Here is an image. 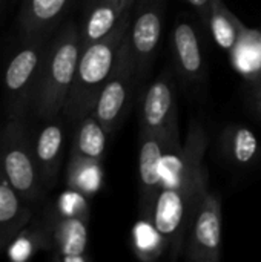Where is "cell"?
Returning a JSON list of instances; mask_svg holds the SVG:
<instances>
[{
    "instance_id": "cell-1",
    "label": "cell",
    "mask_w": 261,
    "mask_h": 262,
    "mask_svg": "<svg viewBox=\"0 0 261 262\" xmlns=\"http://www.w3.org/2000/svg\"><path fill=\"white\" fill-rule=\"evenodd\" d=\"M206 149L208 135L203 126L197 120H192L175 178L162 187L155 201L152 223L169 249L171 259H175L185 249L192 223L209 190L208 172L203 161Z\"/></svg>"
},
{
    "instance_id": "cell-2",
    "label": "cell",
    "mask_w": 261,
    "mask_h": 262,
    "mask_svg": "<svg viewBox=\"0 0 261 262\" xmlns=\"http://www.w3.org/2000/svg\"><path fill=\"white\" fill-rule=\"evenodd\" d=\"M132 11L134 6L123 14L108 35L82 49L75 77L63 107V115L71 123H78L83 117L92 114L97 97L114 69L118 49L131 29Z\"/></svg>"
},
{
    "instance_id": "cell-3",
    "label": "cell",
    "mask_w": 261,
    "mask_h": 262,
    "mask_svg": "<svg viewBox=\"0 0 261 262\" xmlns=\"http://www.w3.org/2000/svg\"><path fill=\"white\" fill-rule=\"evenodd\" d=\"M80 54V29L74 21H69L45 49L32 107L40 120L52 121L63 111L75 77Z\"/></svg>"
},
{
    "instance_id": "cell-4",
    "label": "cell",
    "mask_w": 261,
    "mask_h": 262,
    "mask_svg": "<svg viewBox=\"0 0 261 262\" xmlns=\"http://www.w3.org/2000/svg\"><path fill=\"white\" fill-rule=\"evenodd\" d=\"M0 173L26 203L40 198L43 187L26 118H8L0 132Z\"/></svg>"
},
{
    "instance_id": "cell-5",
    "label": "cell",
    "mask_w": 261,
    "mask_h": 262,
    "mask_svg": "<svg viewBox=\"0 0 261 262\" xmlns=\"http://www.w3.org/2000/svg\"><path fill=\"white\" fill-rule=\"evenodd\" d=\"M138 80L137 58L129 37L126 35L118 49L114 69L100 91L92 109V115L98 120L108 135H112L120 126Z\"/></svg>"
},
{
    "instance_id": "cell-6",
    "label": "cell",
    "mask_w": 261,
    "mask_h": 262,
    "mask_svg": "<svg viewBox=\"0 0 261 262\" xmlns=\"http://www.w3.org/2000/svg\"><path fill=\"white\" fill-rule=\"evenodd\" d=\"M46 40H25L6 66L3 77L8 118H26L34 107Z\"/></svg>"
},
{
    "instance_id": "cell-7",
    "label": "cell",
    "mask_w": 261,
    "mask_h": 262,
    "mask_svg": "<svg viewBox=\"0 0 261 262\" xmlns=\"http://www.w3.org/2000/svg\"><path fill=\"white\" fill-rule=\"evenodd\" d=\"M140 129L165 134L180 150L175 89L168 69L160 74L158 78L145 92L142 101Z\"/></svg>"
},
{
    "instance_id": "cell-8",
    "label": "cell",
    "mask_w": 261,
    "mask_h": 262,
    "mask_svg": "<svg viewBox=\"0 0 261 262\" xmlns=\"http://www.w3.org/2000/svg\"><path fill=\"white\" fill-rule=\"evenodd\" d=\"M175 147L165 134L140 129V154H138V184H140V213L142 218L152 221L157 196L163 187L162 163L165 149ZM177 149V147H175ZM178 150V149H177Z\"/></svg>"
},
{
    "instance_id": "cell-9",
    "label": "cell",
    "mask_w": 261,
    "mask_h": 262,
    "mask_svg": "<svg viewBox=\"0 0 261 262\" xmlns=\"http://www.w3.org/2000/svg\"><path fill=\"white\" fill-rule=\"evenodd\" d=\"M222 201L208 190L188 235L186 258L189 261L218 262L222 259Z\"/></svg>"
},
{
    "instance_id": "cell-10",
    "label": "cell",
    "mask_w": 261,
    "mask_h": 262,
    "mask_svg": "<svg viewBox=\"0 0 261 262\" xmlns=\"http://www.w3.org/2000/svg\"><path fill=\"white\" fill-rule=\"evenodd\" d=\"M134 8L135 14L132 12V23L128 37L137 58L138 77L143 80L160 43L163 28V0H138V5H134Z\"/></svg>"
},
{
    "instance_id": "cell-11",
    "label": "cell",
    "mask_w": 261,
    "mask_h": 262,
    "mask_svg": "<svg viewBox=\"0 0 261 262\" xmlns=\"http://www.w3.org/2000/svg\"><path fill=\"white\" fill-rule=\"evenodd\" d=\"M71 3L72 0H25L18 15L23 38L46 40Z\"/></svg>"
},
{
    "instance_id": "cell-12",
    "label": "cell",
    "mask_w": 261,
    "mask_h": 262,
    "mask_svg": "<svg viewBox=\"0 0 261 262\" xmlns=\"http://www.w3.org/2000/svg\"><path fill=\"white\" fill-rule=\"evenodd\" d=\"M63 129L58 123H48L34 140V154L43 190L54 187L63 154Z\"/></svg>"
},
{
    "instance_id": "cell-13",
    "label": "cell",
    "mask_w": 261,
    "mask_h": 262,
    "mask_svg": "<svg viewBox=\"0 0 261 262\" xmlns=\"http://www.w3.org/2000/svg\"><path fill=\"white\" fill-rule=\"evenodd\" d=\"M26 204L0 173V252L9 247L29 223L32 212Z\"/></svg>"
},
{
    "instance_id": "cell-14",
    "label": "cell",
    "mask_w": 261,
    "mask_h": 262,
    "mask_svg": "<svg viewBox=\"0 0 261 262\" xmlns=\"http://www.w3.org/2000/svg\"><path fill=\"white\" fill-rule=\"evenodd\" d=\"M135 0H95L80 31L82 49L108 35Z\"/></svg>"
},
{
    "instance_id": "cell-15",
    "label": "cell",
    "mask_w": 261,
    "mask_h": 262,
    "mask_svg": "<svg viewBox=\"0 0 261 262\" xmlns=\"http://www.w3.org/2000/svg\"><path fill=\"white\" fill-rule=\"evenodd\" d=\"M174 55L185 78L198 80L203 71V57L195 29L188 21H180L172 34Z\"/></svg>"
},
{
    "instance_id": "cell-16",
    "label": "cell",
    "mask_w": 261,
    "mask_h": 262,
    "mask_svg": "<svg viewBox=\"0 0 261 262\" xmlns=\"http://www.w3.org/2000/svg\"><path fill=\"white\" fill-rule=\"evenodd\" d=\"M54 244L65 261H85L88 246L86 220L82 216H65L54 224Z\"/></svg>"
},
{
    "instance_id": "cell-17",
    "label": "cell",
    "mask_w": 261,
    "mask_h": 262,
    "mask_svg": "<svg viewBox=\"0 0 261 262\" xmlns=\"http://www.w3.org/2000/svg\"><path fill=\"white\" fill-rule=\"evenodd\" d=\"M108 137L109 135L92 114L83 117L77 126L71 157H85L102 161Z\"/></svg>"
},
{
    "instance_id": "cell-18",
    "label": "cell",
    "mask_w": 261,
    "mask_h": 262,
    "mask_svg": "<svg viewBox=\"0 0 261 262\" xmlns=\"http://www.w3.org/2000/svg\"><path fill=\"white\" fill-rule=\"evenodd\" d=\"M209 28L212 31V35L217 41V45L232 52L237 46L242 34L245 32L243 23L234 15L225 5L223 0H212L211 2V18H209Z\"/></svg>"
},
{
    "instance_id": "cell-19",
    "label": "cell",
    "mask_w": 261,
    "mask_h": 262,
    "mask_svg": "<svg viewBox=\"0 0 261 262\" xmlns=\"http://www.w3.org/2000/svg\"><path fill=\"white\" fill-rule=\"evenodd\" d=\"M102 161L85 157H71L68 186L85 196L94 195L102 187Z\"/></svg>"
},
{
    "instance_id": "cell-20",
    "label": "cell",
    "mask_w": 261,
    "mask_h": 262,
    "mask_svg": "<svg viewBox=\"0 0 261 262\" xmlns=\"http://www.w3.org/2000/svg\"><path fill=\"white\" fill-rule=\"evenodd\" d=\"M232 63L245 74L255 75L261 69V34L252 29H245L237 46L234 48Z\"/></svg>"
},
{
    "instance_id": "cell-21",
    "label": "cell",
    "mask_w": 261,
    "mask_h": 262,
    "mask_svg": "<svg viewBox=\"0 0 261 262\" xmlns=\"http://www.w3.org/2000/svg\"><path fill=\"white\" fill-rule=\"evenodd\" d=\"M226 143L231 160L238 166H251L258 155V138L245 126L231 127L228 130Z\"/></svg>"
},
{
    "instance_id": "cell-22",
    "label": "cell",
    "mask_w": 261,
    "mask_h": 262,
    "mask_svg": "<svg viewBox=\"0 0 261 262\" xmlns=\"http://www.w3.org/2000/svg\"><path fill=\"white\" fill-rule=\"evenodd\" d=\"M134 247H135V253L142 259H155L166 247L162 235L158 233V230L155 229L151 220L142 218V221L135 224Z\"/></svg>"
},
{
    "instance_id": "cell-23",
    "label": "cell",
    "mask_w": 261,
    "mask_h": 262,
    "mask_svg": "<svg viewBox=\"0 0 261 262\" xmlns=\"http://www.w3.org/2000/svg\"><path fill=\"white\" fill-rule=\"evenodd\" d=\"M60 212L65 216H82L88 220V207L85 203V195L71 190L60 198Z\"/></svg>"
},
{
    "instance_id": "cell-24",
    "label": "cell",
    "mask_w": 261,
    "mask_h": 262,
    "mask_svg": "<svg viewBox=\"0 0 261 262\" xmlns=\"http://www.w3.org/2000/svg\"><path fill=\"white\" fill-rule=\"evenodd\" d=\"M188 2L192 8L197 9V12L200 14V17L203 18V21L206 25H209V18H211V2L212 0H185Z\"/></svg>"
},
{
    "instance_id": "cell-25",
    "label": "cell",
    "mask_w": 261,
    "mask_h": 262,
    "mask_svg": "<svg viewBox=\"0 0 261 262\" xmlns=\"http://www.w3.org/2000/svg\"><path fill=\"white\" fill-rule=\"evenodd\" d=\"M255 97H257V104L261 112V75L255 77Z\"/></svg>"
},
{
    "instance_id": "cell-26",
    "label": "cell",
    "mask_w": 261,
    "mask_h": 262,
    "mask_svg": "<svg viewBox=\"0 0 261 262\" xmlns=\"http://www.w3.org/2000/svg\"><path fill=\"white\" fill-rule=\"evenodd\" d=\"M2 2H3V0H0V5H2Z\"/></svg>"
}]
</instances>
